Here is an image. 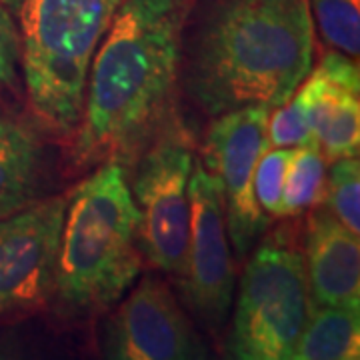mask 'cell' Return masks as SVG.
<instances>
[{
  "mask_svg": "<svg viewBox=\"0 0 360 360\" xmlns=\"http://www.w3.org/2000/svg\"><path fill=\"white\" fill-rule=\"evenodd\" d=\"M191 0H124L90 65L70 167L116 162L130 174L142 153L182 124L180 30Z\"/></svg>",
  "mask_w": 360,
  "mask_h": 360,
  "instance_id": "6da1fadb",
  "label": "cell"
},
{
  "mask_svg": "<svg viewBox=\"0 0 360 360\" xmlns=\"http://www.w3.org/2000/svg\"><path fill=\"white\" fill-rule=\"evenodd\" d=\"M309 0H191L180 30V96L200 115L284 104L314 65Z\"/></svg>",
  "mask_w": 360,
  "mask_h": 360,
  "instance_id": "7a4b0ae2",
  "label": "cell"
},
{
  "mask_svg": "<svg viewBox=\"0 0 360 360\" xmlns=\"http://www.w3.org/2000/svg\"><path fill=\"white\" fill-rule=\"evenodd\" d=\"M142 266L129 174L116 162H104L66 194L49 309L65 326L98 321L139 281Z\"/></svg>",
  "mask_w": 360,
  "mask_h": 360,
  "instance_id": "3957f363",
  "label": "cell"
},
{
  "mask_svg": "<svg viewBox=\"0 0 360 360\" xmlns=\"http://www.w3.org/2000/svg\"><path fill=\"white\" fill-rule=\"evenodd\" d=\"M124 0H18L20 66L32 115L58 139L78 129L92 58Z\"/></svg>",
  "mask_w": 360,
  "mask_h": 360,
  "instance_id": "277c9868",
  "label": "cell"
},
{
  "mask_svg": "<svg viewBox=\"0 0 360 360\" xmlns=\"http://www.w3.org/2000/svg\"><path fill=\"white\" fill-rule=\"evenodd\" d=\"M243 262L222 352L236 360H292L312 309L302 248L278 229Z\"/></svg>",
  "mask_w": 360,
  "mask_h": 360,
  "instance_id": "5b68a950",
  "label": "cell"
},
{
  "mask_svg": "<svg viewBox=\"0 0 360 360\" xmlns=\"http://www.w3.org/2000/svg\"><path fill=\"white\" fill-rule=\"evenodd\" d=\"M193 167V136L179 124L148 146L129 174L144 262L168 276L172 284L182 278L186 266Z\"/></svg>",
  "mask_w": 360,
  "mask_h": 360,
  "instance_id": "8992f818",
  "label": "cell"
},
{
  "mask_svg": "<svg viewBox=\"0 0 360 360\" xmlns=\"http://www.w3.org/2000/svg\"><path fill=\"white\" fill-rule=\"evenodd\" d=\"M272 106L248 104L210 118L200 146V165L219 180L232 255L243 262L269 232L270 217L255 194V172L269 150L266 127Z\"/></svg>",
  "mask_w": 360,
  "mask_h": 360,
  "instance_id": "52a82bcc",
  "label": "cell"
},
{
  "mask_svg": "<svg viewBox=\"0 0 360 360\" xmlns=\"http://www.w3.org/2000/svg\"><path fill=\"white\" fill-rule=\"evenodd\" d=\"M191 194V238L184 274L176 286L180 302L200 333L220 340L231 319L236 288L232 255L219 180L194 156Z\"/></svg>",
  "mask_w": 360,
  "mask_h": 360,
  "instance_id": "ba28073f",
  "label": "cell"
},
{
  "mask_svg": "<svg viewBox=\"0 0 360 360\" xmlns=\"http://www.w3.org/2000/svg\"><path fill=\"white\" fill-rule=\"evenodd\" d=\"M101 352L112 360H202L210 348L167 278L144 274L106 312Z\"/></svg>",
  "mask_w": 360,
  "mask_h": 360,
  "instance_id": "9c48e42d",
  "label": "cell"
},
{
  "mask_svg": "<svg viewBox=\"0 0 360 360\" xmlns=\"http://www.w3.org/2000/svg\"><path fill=\"white\" fill-rule=\"evenodd\" d=\"M66 194L0 219V322L51 307Z\"/></svg>",
  "mask_w": 360,
  "mask_h": 360,
  "instance_id": "30bf717a",
  "label": "cell"
},
{
  "mask_svg": "<svg viewBox=\"0 0 360 360\" xmlns=\"http://www.w3.org/2000/svg\"><path fill=\"white\" fill-rule=\"evenodd\" d=\"M304 266L312 307L360 309V243L324 205L307 212Z\"/></svg>",
  "mask_w": 360,
  "mask_h": 360,
  "instance_id": "8fae6325",
  "label": "cell"
},
{
  "mask_svg": "<svg viewBox=\"0 0 360 360\" xmlns=\"http://www.w3.org/2000/svg\"><path fill=\"white\" fill-rule=\"evenodd\" d=\"M51 156L40 132L0 116V219L51 196Z\"/></svg>",
  "mask_w": 360,
  "mask_h": 360,
  "instance_id": "7c38bea8",
  "label": "cell"
},
{
  "mask_svg": "<svg viewBox=\"0 0 360 360\" xmlns=\"http://www.w3.org/2000/svg\"><path fill=\"white\" fill-rule=\"evenodd\" d=\"M312 70L319 77V89L312 104V132L316 146L326 162L359 156L360 86L333 80L319 66Z\"/></svg>",
  "mask_w": 360,
  "mask_h": 360,
  "instance_id": "4fadbf2b",
  "label": "cell"
},
{
  "mask_svg": "<svg viewBox=\"0 0 360 360\" xmlns=\"http://www.w3.org/2000/svg\"><path fill=\"white\" fill-rule=\"evenodd\" d=\"M360 309L312 307L292 360H356Z\"/></svg>",
  "mask_w": 360,
  "mask_h": 360,
  "instance_id": "5bb4252c",
  "label": "cell"
},
{
  "mask_svg": "<svg viewBox=\"0 0 360 360\" xmlns=\"http://www.w3.org/2000/svg\"><path fill=\"white\" fill-rule=\"evenodd\" d=\"M319 89V77L310 70L292 96L270 110L266 136L270 148H298L316 146L312 132V104Z\"/></svg>",
  "mask_w": 360,
  "mask_h": 360,
  "instance_id": "9a60e30c",
  "label": "cell"
},
{
  "mask_svg": "<svg viewBox=\"0 0 360 360\" xmlns=\"http://www.w3.org/2000/svg\"><path fill=\"white\" fill-rule=\"evenodd\" d=\"M328 162L319 146H298L290 160L283 193L281 219H296L321 205Z\"/></svg>",
  "mask_w": 360,
  "mask_h": 360,
  "instance_id": "2e32d148",
  "label": "cell"
},
{
  "mask_svg": "<svg viewBox=\"0 0 360 360\" xmlns=\"http://www.w3.org/2000/svg\"><path fill=\"white\" fill-rule=\"evenodd\" d=\"M314 32L330 49L359 60L360 0H309Z\"/></svg>",
  "mask_w": 360,
  "mask_h": 360,
  "instance_id": "e0dca14e",
  "label": "cell"
},
{
  "mask_svg": "<svg viewBox=\"0 0 360 360\" xmlns=\"http://www.w3.org/2000/svg\"><path fill=\"white\" fill-rule=\"evenodd\" d=\"M322 202L338 222L360 234V162L359 156H347L328 162Z\"/></svg>",
  "mask_w": 360,
  "mask_h": 360,
  "instance_id": "ac0fdd59",
  "label": "cell"
},
{
  "mask_svg": "<svg viewBox=\"0 0 360 360\" xmlns=\"http://www.w3.org/2000/svg\"><path fill=\"white\" fill-rule=\"evenodd\" d=\"M295 148H269L260 156L255 172V194L260 208L270 219H281L286 174Z\"/></svg>",
  "mask_w": 360,
  "mask_h": 360,
  "instance_id": "d6986e66",
  "label": "cell"
},
{
  "mask_svg": "<svg viewBox=\"0 0 360 360\" xmlns=\"http://www.w3.org/2000/svg\"><path fill=\"white\" fill-rule=\"evenodd\" d=\"M20 68V37L13 13L0 0V89H18Z\"/></svg>",
  "mask_w": 360,
  "mask_h": 360,
  "instance_id": "ffe728a7",
  "label": "cell"
}]
</instances>
